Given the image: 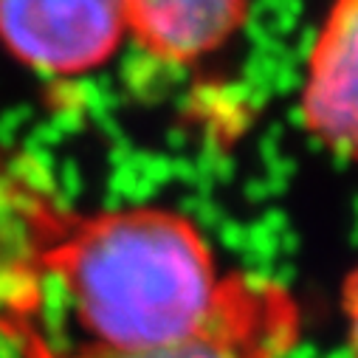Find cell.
Here are the masks:
<instances>
[{"label":"cell","instance_id":"277c9868","mask_svg":"<svg viewBox=\"0 0 358 358\" xmlns=\"http://www.w3.org/2000/svg\"><path fill=\"white\" fill-rule=\"evenodd\" d=\"M294 116L338 164L358 158V0H330L305 54Z\"/></svg>","mask_w":358,"mask_h":358},{"label":"cell","instance_id":"6da1fadb","mask_svg":"<svg viewBox=\"0 0 358 358\" xmlns=\"http://www.w3.org/2000/svg\"><path fill=\"white\" fill-rule=\"evenodd\" d=\"M226 288L192 217L166 206L82 212L34 155L0 152V344L15 358L181 341Z\"/></svg>","mask_w":358,"mask_h":358},{"label":"cell","instance_id":"8992f818","mask_svg":"<svg viewBox=\"0 0 358 358\" xmlns=\"http://www.w3.org/2000/svg\"><path fill=\"white\" fill-rule=\"evenodd\" d=\"M347 313H350V347L358 355V271L347 282Z\"/></svg>","mask_w":358,"mask_h":358},{"label":"cell","instance_id":"3957f363","mask_svg":"<svg viewBox=\"0 0 358 358\" xmlns=\"http://www.w3.org/2000/svg\"><path fill=\"white\" fill-rule=\"evenodd\" d=\"M130 37L124 0H0V43L43 76H85Z\"/></svg>","mask_w":358,"mask_h":358},{"label":"cell","instance_id":"52a82bcc","mask_svg":"<svg viewBox=\"0 0 358 358\" xmlns=\"http://www.w3.org/2000/svg\"><path fill=\"white\" fill-rule=\"evenodd\" d=\"M350 243L358 248V220H355V226H352V234H350Z\"/></svg>","mask_w":358,"mask_h":358},{"label":"cell","instance_id":"7a4b0ae2","mask_svg":"<svg viewBox=\"0 0 358 358\" xmlns=\"http://www.w3.org/2000/svg\"><path fill=\"white\" fill-rule=\"evenodd\" d=\"M294 347L288 288L268 271H243L229 274L220 308L181 341L147 350H40L23 358H288Z\"/></svg>","mask_w":358,"mask_h":358},{"label":"cell","instance_id":"ba28073f","mask_svg":"<svg viewBox=\"0 0 358 358\" xmlns=\"http://www.w3.org/2000/svg\"><path fill=\"white\" fill-rule=\"evenodd\" d=\"M352 209H355V217H358V195H355V201H352Z\"/></svg>","mask_w":358,"mask_h":358},{"label":"cell","instance_id":"5b68a950","mask_svg":"<svg viewBox=\"0 0 358 358\" xmlns=\"http://www.w3.org/2000/svg\"><path fill=\"white\" fill-rule=\"evenodd\" d=\"M130 40L158 62L217 54L248 20V0H124Z\"/></svg>","mask_w":358,"mask_h":358}]
</instances>
